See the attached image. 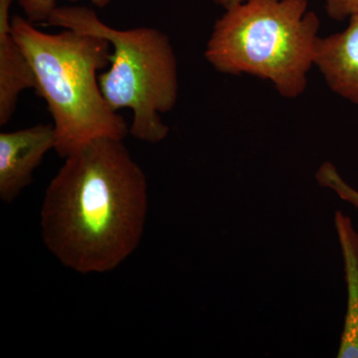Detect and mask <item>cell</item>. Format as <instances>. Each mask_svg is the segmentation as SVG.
<instances>
[{
    "mask_svg": "<svg viewBox=\"0 0 358 358\" xmlns=\"http://www.w3.org/2000/svg\"><path fill=\"white\" fill-rule=\"evenodd\" d=\"M65 159L42 204L45 246L80 274L110 272L141 243L147 176L117 138L90 141Z\"/></svg>",
    "mask_w": 358,
    "mask_h": 358,
    "instance_id": "1",
    "label": "cell"
},
{
    "mask_svg": "<svg viewBox=\"0 0 358 358\" xmlns=\"http://www.w3.org/2000/svg\"><path fill=\"white\" fill-rule=\"evenodd\" d=\"M11 31L34 73L35 91L48 106L59 157L96 138H126L128 124L110 109L99 85V71L110 63L108 40L71 29L49 34L18 15L11 18Z\"/></svg>",
    "mask_w": 358,
    "mask_h": 358,
    "instance_id": "2",
    "label": "cell"
},
{
    "mask_svg": "<svg viewBox=\"0 0 358 358\" xmlns=\"http://www.w3.org/2000/svg\"><path fill=\"white\" fill-rule=\"evenodd\" d=\"M319 30L308 0H245L216 21L204 56L221 74L260 78L284 98H298L315 66Z\"/></svg>",
    "mask_w": 358,
    "mask_h": 358,
    "instance_id": "3",
    "label": "cell"
},
{
    "mask_svg": "<svg viewBox=\"0 0 358 358\" xmlns=\"http://www.w3.org/2000/svg\"><path fill=\"white\" fill-rule=\"evenodd\" d=\"M46 25L108 40L110 66L99 75L103 99L115 112L133 110L129 133L136 140H166L169 128L160 115L173 109L179 88L178 60L166 33L152 27L115 29L86 6H57Z\"/></svg>",
    "mask_w": 358,
    "mask_h": 358,
    "instance_id": "4",
    "label": "cell"
},
{
    "mask_svg": "<svg viewBox=\"0 0 358 358\" xmlns=\"http://www.w3.org/2000/svg\"><path fill=\"white\" fill-rule=\"evenodd\" d=\"M53 124L0 134V199L9 204L31 183L45 155L55 148Z\"/></svg>",
    "mask_w": 358,
    "mask_h": 358,
    "instance_id": "5",
    "label": "cell"
},
{
    "mask_svg": "<svg viewBox=\"0 0 358 358\" xmlns=\"http://www.w3.org/2000/svg\"><path fill=\"white\" fill-rule=\"evenodd\" d=\"M315 67L334 94L358 106V14L343 31L320 37Z\"/></svg>",
    "mask_w": 358,
    "mask_h": 358,
    "instance_id": "6",
    "label": "cell"
},
{
    "mask_svg": "<svg viewBox=\"0 0 358 358\" xmlns=\"http://www.w3.org/2000/svg\"><path fill=\"white\" fill-rule=\"evenodd\" d=\"M10 9L0 8V126L15 112L25 90H36V79L11 31Z\"/></svg>",
    "mask_w": 358,
    "mask_h": 358,
    "instance_id": "7",
    "label": "cell"
},
{
    "mask_svg": "<svg viewBox=\"0 0 358 358\" xmlns=\"http://www.w3.org/2000/svg\"><path fill=\"white\" fill-rule=\"evenodd\" d=\"M334 226L343 254L348 287V308L338 357L358 358V232L353 227L352 219L341 211L334 214Z\"/></svg>",
    "mask_w": 358,
    "mask_h": 358,
    "instance_id": "8",
    "label": "cell"
},
{
    "mask_svg": "<svg viewBox=\"0 0 358 358\" xmlns=\"http://www.w3.org/2000/svg\"><path fill=\"white\" fill-rule=\"evenodd\" d=\"M315 179L320 186L334 190L339 199L358 208V190L355 189L341 178L333 164L324 162L315 173Z\"/></svg>",
    "mask_w": 358,
    "mask_h": 358,
    "instance_id": "9",
    "label": "cell"
},
{
    "mask_svg": "<svg viewBox=\"0 0 358 358\" xmlns=\"http://www.w3.org/2000/svg\"><path fill=\"white\" fill-rule=\"evenodd\" d=\"M26 18L33 23H45L57 7V0H17ZM99 8H105L113 0H90Z\"/></svg>",
    "mask_w": 358,
    "mask_h": 358,
    "instance_id": "10",
    "label": "cell"
},
{
    "mask_svg": "<svg viewBox=\"0 0 358 358\" xmlns=\"http://www.w3.org/2000/svg\"><path fill=\"white\" fill-rule=\"evenodd\" d=\"M326 11L331 20L345 21L358 14V0H324Z\"/></svg>",
    "mask_w": 358,
    "mask_h": 358,
    "instance_id": "11",
    "label": "cell"
},
{
    "mask_svg": "<svg viewBox=\"0 0 358 358\" xmlns=\"http://www.w3.org/2000/svg\"><path fill=\"white\" fill-rule=\"evenodd\" d=\"M214 3L221 6L224 9H229L231 7L237 6V4L244 2L245 0H211Z\"/></svg>",
    "mask_w": 358,
    "mask_h": 358,
    "instance_id": "12",
    "label": "cell"
}]
</instances>
